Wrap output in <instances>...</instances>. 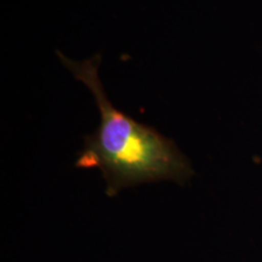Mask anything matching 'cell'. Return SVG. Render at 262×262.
<instances>
[{
  "instance_id": "1",
  "label": "cell",
  "mask_w": 262,
  "mask_h": 262,
  "mask_svg": "<svg viewBox=\"0 0 262 262\" xmlns=\"http://www.w3.org/2000/svg\"><path fill=\"white\" fill-rule=\"evenodd\" d=\"M57 54L75 79L90 90L101 117L97 129L85 136L75 166L100 169L110 196L140 183L173 181L183 185L191 179V163L172 140L111 103L98 75L100 55L78 62Z\"/></svg>"
}]
</instances>
